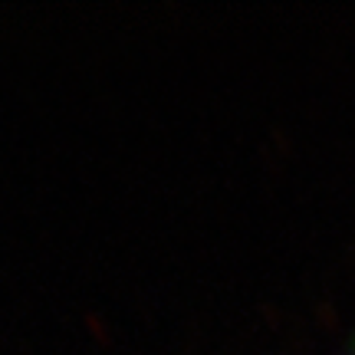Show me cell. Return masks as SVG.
<instances>
[{"mask_svg": "<svg viewBox=\"0 0 355 355\" xmlns=\"http://www.w3.org/2000/svg\"><path fill=\"white\" fill-rule=\"evenodd\" d=\"M352 355H355V352H352Z\"/></svg>", "mask_w": 355, "mask_h": 355, "instance_id": "1", "label": "cell"}]
</instances>
